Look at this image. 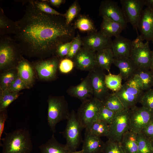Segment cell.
I'll return each instance as SVG.
<instances>
[{
	"label": "cell",
	"mask_w": 153,
	"mask_h": 153,
	"mask_svg": "<svg viewBox=\"0 0 153 153\" xmlns=\"http://www.w3.org/2000/svg\"><path fill=\"white\" fill-rule=\"evenodd\" d=\"M28 2L23 16L15 22L14 39L23 55L46 59L55 54L59 45L73 40L75 29L67 24L64 17L43 13L33 0Z\"/></svg>",
	"instance_id": "6da1fadb"
},
{
	"label": "cell",
	"mask_w": 153,
	"mask_h": 153,
	"mask_svg": "<svg viewBox=\"0 0 153 153\" xmlns=\"http://www.w3.org/2000/svg\"><path fill=\"white\" fill-rule=\"evenodd\" d=\"M0 140L2 153H31L33 149L31 134L26 129H16Z\"/></svg>",
	"instance_id": "7a4b0ae2"
},
{
	"label": "cell",
	"mask_w": 153,
	"mask_h": 153,
	"mask_svg": "<svg viewBox=\"0 0 153 153\" xmlns=\"http://www.w3.org/2000/svg\"><path fill=\"white\" fill-rule=\"evenodd\" d=\"M18 44L7 35L0 36V70L1 72L16 69L23 57Z\"/></svg>",
	"instance_id": "3957f363"
},
{
	"label": "cell",
	"mask_w": 153,
	"mask_h": 153,
	"mask_svg": "<svg viewBox=\"0 0 153 153\" xmlns=\"http://www.w3.org/2000/svg\"><path fill=\"white\" fill-rule=\"evenodd\" d=\"M47 121L53 134L56 132L57 124L64 120H67L70 114L68 104L63 96H50L47 101Z\"/></svg>",
	"instance_id": "277c9868"
},
{
	"label": "cell",
	"mask_w": 153,
	"mask_h": 153,
	"mask_svg": "<svg viewBox=\"0 0 153 153\" xmlns=\"http://www.w3.org/2000/svg\"><path fill=\"white\" fill-rule=\"evenodd\" d=\"M65 130L59 133L61 134L66 141L65 145L71 152L76 151L82 143V132L84 128L80 122L77 113L74 110L70 112Z\"/></svg>",
	"instance_id": "5b68a950"
},
{
	"label": "cell",
	"mask_w": 153,
	"mask_h": 153,
	"mask_svg": "<svg viewBox=\"0 0 153 153\" xmlns=\"http://www.w3.org/2000/svg\"><path fill=\"white\" fill-rule=\"evenodd\" d=\"M143 40L138 35L132 41V47L129 59L137 70L150 69L152 51L149 42H143Z\"/></svg>",
	"instance_id": "8992f818"
},
{
	"label": "cell",
	"mask_w": 153,
	"mask_h": 153,
	"mask_svg": "<svg viewBox=\"0 0 153 153\" xmlns=\"http://www.w3.org/2000/svg\"><path fill=\"white\" fill-rule=\"evenodd\" d=\"M144 92L132 78L126 81L122 84L120 89L114 93L120 100L125 108L130 109L139 102Z\"/></svg>",
	"instance_id": "52a82bcc"
},
{
	"label": "cell",
	"mask_w": 153,
	"mask_h": 153,
	"mask_svg": "<svg viewBox=\"0 0 153 153\" xmlns=\"http://www.w3.org/2000/svg\"><path fill=\"white\" fill-rule=\"evenodd\" d=\"M130 109L125 108L115 113L107 137L108 140L120 143L124 134L129 130Z\"/></svg>",
	"instance_id": "ba28073f"
},
{
	"label": "cell",
	"mask_w": 153,
	"mask_h": 153,
	"mask_svg": "<svg viewBox=\"0 0 153 153\" xmlns=\"http://www.w3.org/2000/svg\"><path fill=\"white\" fill-rule=\"evenodd\" d=\"M153 120V112L143 107L135 106L130 109L129 130L136 134Z\"/></svg>",
	"instance_id": "9c48e42d"
},
{
	"label": "cell",
	"mask_w": 153,
	"mask_h": 153,
	"mask_svg": "<svg viewBox=\"0 0 153 153\" xmlns=\"http://www.w3.org/2000/svg\"><path fill=\"white\" fill-rule=\"evenodd\" d=\"M103 104L102 101L94 97L82 102L77 113L85 129L97 120L98 112Z\"/></svg>",
	"instance_id": "30bf717a"
},
{
	"label": "cell",
	"mask_w": 153,
	"mask_h": 153,
	"mask_svg": "<svg viewBox=\"0 0 153 153\" xmlns=\"http://www.w3.org/2000/svg\"><path fill=\"white\" fill-rule=\"evenodd\" d=\"M60 60L54 55L47 59H40L32 64L39 78L50 80L56 77Z\"/></svg>",
	"instance_id": "8fae6325"
},
{
	"label": "cell",
	"mask_w": 153,
	"mask_h": 153,
	"mask_svg": "<svg viewBox=\"0 0 153 153\" xmlns=\"http://www.w3.org/2000/svg\"><path fill=\"white\" fill-rule=\"evenodd\" d=\"M120 2L126 22L137 29L143 10L144 0H120Z\"/></svg>",
	"instance_id": "7c38bea8"
},
{
	"label": "cell",
	"mask_w": 153,
	"mask_h": 153,
	"mask_svg": "<svg viewBox=\"0 0 153 153\" xmlns=\"http://www.w3.org/2000/svg\"><path fill=\"white\" fill-rule=\"evenodd\" d=\"M104 70L96 67L89 71L88 75L93 90V97L102 101L110 93L105 83L106 75Z\"/></svg>",
	"instance_id": "4fadbf2b"
},
{
	"label": "cell",
	"mask_w": 153,
	"mask_h": 153,
	"mask_svg": "<svg viewBox=\"0 0 153 153\" xmlns=\"http://www.w3.org/2000/svg\"><path fill=\"white\" fill-rule=\"evenodd\" d=\"M99 14L102 16H106L120 24L124 29L127 23L121 8L116 1L111 0L102 1L99 9Z\"/></svg>",
	"instance_id": "5bb4252c"
},
{
	"label": "cell",
	"mask_w": 153,
	"mask_h": 153,
	"mask_svg": "<svg viewBox=\"0 0 153 153\" xmlns=\"http://www.w3.org/2000/svg\"><path fill=\"white\" fill-rule=\"evenodd\" d=\"M82 47L94 52L111 48V38L104 35L100 31L88 33L82 38Z\"/></svg>",
	"instance_id": "9a60e30c"
},
{
	"label": "cell",
	"mask_w": 153,
	"mask_h": 153,
	"mask_svg": "<svg viewBox=\"0 0 153 153\" xmlns=\"http://www.w3.org/2000/svg\"><path fill=\"white\" fill-rule=\"evenodd\" d=\"M96 52L85 47H81L73 60L77 69L82 71H90L96 67Z\"/></svg>",
	"instance_id": "2e32d148"
},
{
	"label": "cell",
	"mask_w": 153,
	"mask_h": 153,
	"mask_svg": "<svg viewBox=\"0 0 153 153\" xmlns=\"http://www.w3.org/2000/svg\"><path fill=\"white\" fill-rule=\"evenodd\" d=\"M140 36L146 41L153 39V10L147 7L143 9L138 26Z\"/></svg>",
	"instance_id": "e0dca14e"
},
{
	"label": "cell",
	"mask_w": 153,
	"mask_h": 153,
	"mask_svg": "<svg viewBox=\"0 0 153 153\" xmlns=\"http://www.w3.org/2000/svg\"><path fill=\"white\" fill-rule=\"evenodd\" d=\"M132 47V41L120 35L112 41L111 48L114 58H129Z\"/></svg>",
	"instance_id": "ac0fdd59"
},
{
	"label": "cell",
	"mask_w": 153,
	"mask_h": 153,
	"mask_svg": "<svg viewBox=\"0 0 153 153\" xmlns=\"http://www.w3.org/2000/svg\"><path fill=\"white\" fill-rule=\"evenodd\" d=\"M67 93L71 96L79 99L82 102L93 97V92L89 76L88 75L79 84L70 87Z\"/></svg>",
	"instance_id": "d6986e66"
},
{
	"label": "cell",
	"mask_w": 153,
	"mask_h": 153,
	"mask_svg": "<svg viewBox=\"0 0 153 153\" xmlns=\"http://www.w3.org/2000/svg\"><path fill=\"white\" fill-rule=\"evenodd\" d=\"M82 150L83 153H102L105 142L100 137L91 134L85 130Z\"/></svg>",
	"instance_id": "ffe728a7"
},
{
	"label": "cell",
	"mask_w": 153,
	"mask_h": 153,
	"mask_svg": "<svg viewBox=\"0 0 153 153\" xmlns=\"http://www.w3.org/2000/svg\"><path fill=\"white\" fill-rule=\"evenodd\" d=\"M33 68L32 64L23 57L16 69L18 76L24 82L27 88L32 86L35 81Z\"/></svg>",
	"instance_id": "44dd1931"
},
{
	"label": "cell",
	"mask_w": 153,
	"mask_h": 153,
	"mask_svg": "<svg viewBox=\"0 0 153 153\" xmlns=\"http://www.w3.org/2000/svg\"><path fill=\"white\" fill-rule=\"evenodd\" d=\"M113 64L118 68L120 71L119 74L122 80L126 81L133 77L137 70L129 58H114Z\"/></svg>",
	"instance_id": "7402d4cb"
},
{
	"label": "cell",
	"mask_w": 153,
	"mask_h": 153,
	"mask_svg": "<svg viewBox=\"0 0 153 153\" xmlns=\"http://www.w3.org/2000/svg\"><path fill=\"white\" fill-rule=\"evenodd\" d=\"M114 59V56L111 48L103 49L95 53L96 67L106 70L109 73Z\"/></svg>",
	"instance_id": "603a6c76"
},
{
	"label": "cell",
	"mask_w": 153,
	"mask_h": 153,
	"mask_svg": "<svg viewBox=\"0 0 153 153\" xmlns=\"http://www.w3.org/2000/svg\"><path fill=\"white\" fill-rule=\"evenodd\" d=\"M102 17L100 31L104 35L110 38L112 37H115L120 35L124 29L120 24L106 16Z\"/></svg>",
	"instance_id": "cb8c5ba5"
},
{
	"label": "cell",
	"mask_w": 153,
	"mask_h": 153,
	"mask_svg": "<svg viewBox=\"0 0 153 153\" xmlns=\"http://www.w3.org/2000/svg\"><path fill=\"white\" fill-rule=\"evenodd\" d=\"M39 147L41 153H69L71 152L65 144H63L58 142L54 134L47 141Z\"/></svg>",
	"instance_id": "d4e9b609"
},
{
	"label": "cell",
	"mask_w": 153,
	"mask_h": 153,
	"mask_svg": "<svg viewBox=\"0 0 153 153\" xmlns=\"http://www.w3.org/2000/svg\"><path fill=\"white\" fill-rule=\"evenodd\" d=\"M137 134L130 130L123 135L120 142L125 153H137Z\"/></svg>",
	"instance_id": "484cf974"
},
{
	"label": "cell",
	"mask_w": 153,
	"mask_h": 153,
	"mask_svg": "<svg viewBox=\"0 0 153 153\" xmlns=\"http://www.w3.org/2000/svg\"><path fill=\"white\" fill-rule=\"evenodd\" d=\"M73 26L75 29L88 33L97 31L91 19L87 15L84 14H79L77 16Z\"/></svg>",
	"instance_id": "4316f807"
},
{
	"label": "cell",
	"mask_w": 153,
	"mask_h": 153,
	"mask_svg": "<svg viewBox=\"0 0 153 153\" xmlns=\"http://www.w3.org/2000/svg\"><path fill=\"white\" fill-rule=\"evenodd\" d=\"M17 29L15 22L8 18L3 9L0 8V36L15 33Z\"/></svg>",
	"instance_id": "83f0119b"
},
{
	"label": "cell",
	"mask_w": 153,
	"mask_h": 153,
	"mask_svg": "<svg viewBox=\"0 0 153 153\" xmlns=\"http://www.w3.org/2000/svg\"><path fill=\"white\" fill-rule=\"evenodd\" d=\"M109 129V125L107 123L97 120L93 122L86 131L90 133L101 137L107 136Z\"/></svg>",
	"instance_id": "f1b7e54d"
},
{
	"label": "cell",
	"mask_w": 153,
	"mask_h": 153,
	"mask_svg": "<svg viewBox=\"0 0 153 153\" xmlns=\"http://www.w3.org/2000/svg\"><path fill=\"white\" fill-rule=\"evenodd\" d=\"M18 76L17 69H10L1 72L0 88L1 91L8 89L12 83Z\"/></svg>",
	"instance_id": "f546056e"
},
{
	"label": "cell",
	"mask_w": 153,
	"mask_h": 153,
	"mask_svg": "<svg viewBox=\"0 0 153 153\" xmlns=\"http://www.w3.org/2000/svg\"><path fill=\"white\" fill-rule=\"evenodd\" d=\"M102 102L103 105L115 113L125 109L120 100L114 92L110 93Z\"/></svg>",
	"instance_id": "4dcf8cb0"
},
{
	"label": "cell",
	"mask_w": 153,
	"mask_h": 153,
	"mask_svg": "<svg viewBox=\"0 0 153 153\" xmlns=\"http://www.w3.org/2000/svg\"><path fill=\"white\" fill-rule=\"evenodd\" d=\"M135 74L140 79L143 91L153 87V73L150 70H137Z\"/></svg>",
	"instance_id": "1f68e13d"
},
{
	"label": "cell",
	"mask_w": 153,
	"mask_h": 153,
	"mask_svg": "<svg viewBox=\"0 0 153 153\" xmlns=\"http://www.w3.org/2000/svg\"><path fill=\"white\" fill-rule=\"evenodd\" d=\"M1 92L0 97V111L6 109L11 103L18 98L20 94L19 92H11L8 89Z\"/></svg>",
	"instance_id": "d6a6232c"
},
{
	"label": "cell",
	"mask_w": 153,
	"mask_h": 153,
	"mask_svg": "<svg viewBox=\"0 0 153 153\" xmlns=\"http://www.w3.org/2000/svg\"><path fill=\"white\" fill-rule=\"evenodd\" d=\"M122 80L119 74L115 75L109 72L105 76V82L107 87L114 92L118 91L121 88Z\"/></svg>",
	"instance_id": "836d02e7"
},
{
	"label": "cell",
	"mask_w": 153,
	"mask_h": 153,
	"mask_svg": "<svg viewBox=\"0 0 153 153\" xmlns=\"http://www.w3.org/2000/svg\"><path fill=\"white\" fill-rule=\"evenodd\" d=\"M137 153H153L151 142L140 133L137 134Z\"/></svg>",
	"instance_id": "e575fe53"
},
{
	"label": "cell",
	"mask_w": 153,
	"mask_h": 153,
	"mask_svg": "<svg viewBox=\"0 0 153 153\" xmlns=\"http://www.w3.org/2000/svg\"><path fill=\"white\" fill-rule=\"evenodd\" d=\"M81 8L77 1H75L64 14V17L67 24L71 25L74 19L78 15Z\"/></svg>",
	"instance_id": "d590c367"
},
{
	"label": "cell",
	"mask_w": 153,
	"mask_h": 153,
	"mask_svg": "<svg viewBox=\"0 0 153 153\" xmlns=\"http://www.w3.org/2000/svg\"><path fill=\"white\" fill-rule=\"evenodd\" d=\"M33 3L41 11L46 14L64 17V14L61 13L50 7L46 0L33 1Z\"/></svg>",
	"instance_id": "8d00e7d4"
},
{
	"label": "cell",
	"mask_w": 153,
	"mask_h": 153,
	"mask_svg": "<svg viewBox=\"0 0 153 153\" xmlns=\"http://www.w3.org/2000/svg\"><path fill=\"white\" fill-rule=\"evenodd\" d=\"M139 103L153 112V88L144 91Z\"/></svg>",
	"instance_id": "74e56055"
},
{
	"label": "cell",
	"mask_w": 153,
	"mask_h": 153,
	"mask_svg": "<svg viewBox=\"0 0 153 153\" xmlns=\"http://www.w3.org/2000/svg\"><path fill=\"white\" fill-rule=\"evenodd\" d=\"M115 113L103 104L98 112L97 120L104 121L109 124L112 122Z\"/></svg>",
	"instance_id": "f35d334b"
},
{
	"label": "cell",
	"mask_w": 153,
	"mask_h": 153,
	"mask_svg": "<svg viewBox=\"0 0 153 153\" xmlns=\"http://www.w3.org/2000/svg\"><path fill=\"white\" fill-rule=\"evenodd\" d=\"M82 38L78 33L72 41L69 53L65 58L73 60L81 48Z\"/></svg>",
	"instance_id": "ab89813d"
},
{
	"label": "cell",
	"mask_w": 153,
	"mask_h": 153,
	"mask_svg": "<svg viewBox=\"0 0 153 153\" xmlns=\"http://www.w3.org/2000/svg\"><path fill=\"white\" fill-rule=\"evenodd\" d=\"M102 153H125L120 143L108 140L105 142Z\"/></svg>",
	"instance_id": "60d3db41"
},
{
	"label": "cell",
	"mask_w": 153,
	"mask_h": 153,
	"mask_svg": "<svg viewBox=\"0 0 153 153\" xmlns=\"http://www.w3.org/2000/svg\"><path fill=\"white\" fill-rule=\"evenodd\" d=\"M75 66L72 60L65 58L60 60L58 68L61 72L66 74L71 71Z\"/></svg>",
	"instance_id": "b9f144b4"
},
{
	"label": "cell",
	"mask_w": 153,
	"mask_h": 153,
	"mask_svg": "<svg viewBox=\"0 0 153 153\" xmlns=\"http://www.w3.org/2000/svg\"><path fill=\"white\" fill-rule=\"evenodd\" d=\"M72 41L61 44L59 45L56 50L55 54L60 60L66 57L69 50Z\"/></svg>",
	"instance_id": "7bdbcfd3"
},
{
	"label": "cell",
	"mask_w": 153,
	"mask_h": 153,
	"mask_svg": "<svg viewBox=\"0 0 153 153\" xmlns=\"http://www.w3.org/2000/svg\"><path fill=\"white\" fill-rule=\"evenodd\" d=\"M27 88L25 83L18 76L12 83L8 90L11 92H18L22 90Z\"/></svg>",
	"instance_id": "ee69618b"
},
{
	"label": "cell",
	"mask_w": 153,
	"mask_h": 153,
	"mask_svg": "<svg viewBox=\"0 0 153 153\" xmlns=\"http://www.w3.org/2000/svg\"><path fill=\"white\" fill-rule=\"evenodd\" d=\"M141 133L148 140L153 141V120L142 130Z\"/></svg>",
	"instance_id": "f6af8a7d"
},
{
	"label": "cell",
	"mask_w": 153,
	"mask_h": 153,
	"mask_svg": "<svg viewBox=\"0 0 153 153\" xmlns=\"http://www.w3.org/2000/svg\"><path fill=\"white\" fill-rule=\"evenodd\" d=\"M8 118V114L6 109L0 111V140L2 135L4 132L5 122Z\"/></svg>",
	"instance_id": "bcb514c9"
},
{
	"label": "cell",
	"mask_w": 153,
	"mask_h": 153,
	"mask_svg": "<svg viewBox=\"0 0 153 153\" xmlns=\"http://www.w3.org/2000/svg\"><path fill=\"white\" fill-rule=\"evenodd\" d=\"M46 0L48 3H49L53 6L56 7H58L61 5L65 1V0Z\"/></svg>",
	"instance_id": "7dc6e473"
},
{
	"label": "cell",
	"mask_w": 153,
	"mask_h": 153,
	"mask_svg": "<svg viewBox=\"0 0 153 153\" xmlns=\"http://www.w3.org/2000/svg\"><path fill=\"white\" fill-rule=\"evenodd\" d=\"M144 5L153 10V0H144Z\"/></svg>",
	"instance_id": "c3c4849f"
},
{
	"label": "cell",
	"mask_w": 153,
	"mask_h": 153,
	"mask_svg": "<svg viewBox=\"0 0 153 153\" xmlns=\"http://www.w3.org/2000/svg\"><path fill=\"white\" fill-rule=\"evenodd\" d=\"M150 70L153 73V50L152 51V57Z\"/></svg>",
	"instance_id": "681fc988"
},
{
	"label": "cell",
	"mask_w": 153,
	"mask_h": 153,
	"mask_svg": "<svg viewBox=\"0 0 153 153\" xmlns=\"http://www.w3.org/2000/svg\"><path fill=\"white\" fill-rule=\"evenodd\" d=\"M69 153H83V151L82 150H81L78 151H76L75 152H70Z\"/></svg>",
	"instance_id": "f907efd6"
},
{
	"label": "cell",
	"mask_w": 153,
	"mask_h": 153,
	"mask_svg": "<svg viewBox=\"0 0 153 153\" xmlns=\"http://www.w3.org/2000/svg\"><path fill=\"white\" fill-rule=\"evenodd\" d=\"M151 143L153 150V141L151 142Z\"/></svg>",
	"instance_id": "816d5d0a"
},
{
	"label": "cell",
	"mask_w": 153,
	"mask_h": 153,
	"mask_svg": "<svg viewBox=\"0 0 153 153\" xmlns=\"http://www.w3.org/2000/svg\"><path fill=\"white\" fill-rule=\"evenodd\" d=\"M152 43L153 44V39L152 40Z\"/></svg>",
	"instance_id": "f5cc1de1"
}]
</instances>
